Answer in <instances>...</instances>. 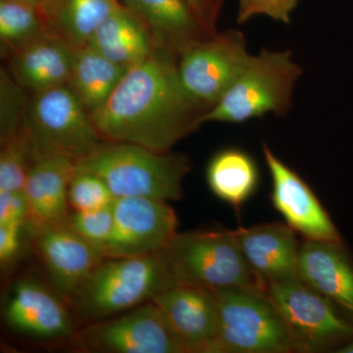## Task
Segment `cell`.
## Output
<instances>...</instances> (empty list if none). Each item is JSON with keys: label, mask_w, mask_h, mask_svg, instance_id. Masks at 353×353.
Returning a JSON list of instances; mask_svg holds the SVG:
<instances>
[{"label": "cell", "mask_w": 353, "mask_h": 353, "mask_svg": "<svg viewBox=\"0 0 353 353\" xmlns=\"http://www.w3.org/2000/svg\"><path fill=\"white\" fill-rule=\"evenodd\" d=\"M206 113L181 82L176 53L159 46L128 70L108 101L90 116L101 141L165 152L204 124Z\"/></svg>", "instance_id": "1"}, {"label": "cell", "mask_w": 353, "mask_h": 353, "mask_svg": "<svg viewBox=\"0 0 353 353\" xmlns=\"http://www.w3.org/2000/svg\"><path fill=\"white\" fill-rule=\"evenodd\" d=\"M192 168L183 153L155 152L128 143L103 141L80 161L78 170L99 176L117 197L162 201L183 196V181Z\"/></svg>", "instance_id": "2"}, {"label": "cell", "mask_w": 353, "mask_h": 353, "mask_svg": "<svg viewBox=\"0 0 353 353\" xmlns=\"http://www.w3.org/2000/svg\"><path fill=\"white\" fill-rule=\"evenodd\" d=\"M175 285L162 252L105 259L70 303L82 319L99 321L150 303Z\"/></svg>", "instance_id": "3"}, {"label": "cell", "mask_w": 353, "mask_h": 353, "mask_svg": "<svg viewBox=\"0 0 353 353\" xmlns=\"http://www.w3.org/2000/svg\"><path fill=\"white\" fill-rule=\"evenodd\" d=\"M161 252L176 284L266 292L243 257L233 231L176 233Z\"/></svg>", "instance_id": "4"}, {"label": "cell", "mask_w": 353, "mask_h": 353, "mask_svg": "<svg viewBox=\"0 0 353 353\" xmlns=\"http://www.w3.org/2000/svg\"><path fill=\"white\" fill-rule=\"evenodd\" d=\"M303 69L289 50L263 48L248 64L224 97L203 118V123L241 124L268 114L284 116L292 106L296 83Z\"/></svg>", "instance_id": "5"}, {"label": "cell", "mask_w": 353, "mask_h": 353, "mask_svg": "<svg viewBox=\"0 0 353 353\" xmlns=\"http://www.w3.org/2000/svg\"><path fill=\"white\" fill-rule=\"evenodd\" d=\"M25 130L36 159L61 157L78 162L102 141L68 83L31 94Z\"/></svg>", "instance_id": "6"}, {"label": "cell", "mask_w": 353, "mask_h": 353, "mask_svg": "<svg viewBox=\"0 0 353 353\" xmlns=\"http://www.w3.org/2000/svg\"><path fill=\"white\" fill-rule=\"evenodd\" d=\"M212 292L218 353L294 352L287 327L266 292L241 289Z\"/></svg>", "instance_id": "7"}, {"label": "cell", "mask_w": 353, "mask_h": 353, "mask_svg": "<svg viewBox=\"0 0 353 353\" xmlns=\"http://www.w3.org/2000/svg\"><path fill=\"white\" fill-rule=\"evenodd\" d=\"M239 30L216 32L190 43L176 54L181 82L208 112L224 97L250 57Z\"/></svg>", "instance_id": "8"}, {"label": "cell", "mask_w": 353, "mask_h": 353, "mask_svg": "<svg viewBox=\"0 0 353 353\" xmlns=\"http://www.w3.org/2000/svg\"><path fill=\"white\" fill-rule=\"evenodd\" d=\"M265 292L287 327L294 352H319L352 339L353 327L333 303L301 280L269 284Z\"/></svg>", "instance_id": "9"}, {"label": "cell", "mask_w": 353, "mask_h": 353, "mask_svg": "<svg viewBox=\"0 0 353 353\" xmlns=\"http://www.w3.org/2000/svg\"><path fill=\"white\" fill-rule=\"evenodd\" d=\"M73 338L82 352L188 353L163 311L152 301L92 322Z\"/></svg>", "instance_id": "10"}, {"label": "cell", "mask_w": 353, "mask_h": 353, "mask_svg": "<svg viewBox=\"0 0 353 353\" xmlns=\"http://www.w3.org/2000/svg\"><path fill=\"white\" fill-rule=\"evenodd\" d=\"M106 259L163 252L176 236L178 218L168 202L146 197H117Z\"/></svg>", "instance_id": "11"}, {"label": "cell", "mask_w": 353, "mask_h": 353, "mask_svg": "<svg viewBox=\"0 0 353 353\" xmlns=\"http://www.w3.org/2000/svg\"><path fill=\"white\" fill-rule=\"evenodd\" d=\"M28 228L53 289L70 303L106 257L77 234L67 221Z\"/></svg>", "instance_id": "12"}, {"label": "cell", "mask_w": 353, "mask_h": 353, "mask_svg": "<svg viewBox=\"0 0 353 353\" xmlns=\"http://www.w3.org/2000/svg\"><path fill=\"white\" fill-rule=\"evenodd\" d=\"M262 150L271 176V201L285 224L305 240L341 243V234L305 181L266 143Z\"/></svg>", "instance_id": "13"}, {"label": "cell", "mask_w": 353, "mask_h": 353, "mask_svg": "<svg viewBox=\"0 0 353 353\" xmlns=\"http://www.w3.org/2000/svg\"><path fill=\"white\" fill-rule=\"evenodd\" d=\"M63 297L32 278L17 281L7 296L4 321L13 331L41 340L73 336L74 324Z\"/></svg>", "instance_id": "14"}, {"label": "cell", "mask_w": 353, "mask_h": 353, "mask_svg": "<svg viewBox=\"0 0 353 353\" xmlns=\"http://www.w3.org/2000/svg\"><path fill=\"white\" fill-rule=\"evenodd\" d=\"M152 301L163 311L188 353H218L212 290L176 284L159 292Z\"/></svg>", "instance_id": "15"}, {"label": "cell", "mask_w": 353, "mask_h": 353, "mask_svg": "<svg viewBox=\"0 0 353 353\" xmlns=\"http://www.w3.org/2000/svg\"><path fill=\"white\" fill-rule=\"evenodd\" d=\"M296 232L287 224L239 227L233 234L246 262L265 285L299 280Z\"/></svg>", "instance_id": "16"}, {"label": "cell", "mask_w": 353, "mask_h": 353, "mask_svg": "<svg viewBox=\"0 0 353 353\" xmlns=\"http://www.w3.org/2000/svg\"><path fill=\"white\" fill-rule=\"evenodd\" d=\"M77 161L67 157L37 158L28 172L23 192L28 205L26 226L66 222L69 217L70 182Z\"/></svg>", "instance_id": "17"}, {"label": "cell", "mask_w": 353, "mask_h": 353, "mask_svg": "<svg viewBox=\"0 0 353 353\" xmlns=\"http://www.w3.org/2000/svg\"><path fill=\"white\" fill-rule=\"evenodd\" d=\"M299 279L353 316V265L341 243L304 241L299 248Z\"/></svg>", "instance_id": "18"}, {"label": "cell", "mask_w": 353, "mask_h": 353, "mask_svg": "<svg viewBox=\"0 0 353 353\" xmlns=\"http://www.w3.org/2000/svg\"><path fill=\"white\" fill-rule=\"evenodd\" d=\"M73 50L60 39L43 34L4 59L14 80L34 94L68 83Z\"/></svg>", "instance_id": "19"}, {"label": "cell", "mask_w": 353, "mask_h": 353, "mask_svg": "<svg viewBox=\"0 0 353 353\" xmlns=\"http://www.w3.org/2000/svg\"><path fill=\"white\" fill-rule=\"evenodd\" d=\"M87 46L128 69L159 48L145 22L123 3L104 18Z\"/></svg>", "instance_id": "20"}, {"label": "cell", "mask_w": 353, "mask_h": 353, "mask_svg": "<svg viewBox=\"0 0 353 353\" xmlns=\"http://www.w3.org/2000/svg\"><path fill=\"white\" fill-rule=\"evenodd\" d=\"M145 22L158 46L178 54L190 43L215 34L185 0H123Z\"/></svg>", "instance_id": "21"}, {"label": "cell", "mask_w": 353, "mask_h": 353, "mask_svg": "<svg viewBox=\"0 0 353 353\" xmlns=\"http://www.w3.org/2000/svg\"><path fill=\"white\" fill-rule=\"evenodd\" d=\"M119 0H46L41 7L44 31L72 50L87 46L97 28Z\"/></svg>", "instance_id": "22"}, {"label": "cell", "mask_w": 353, "mask_h": 353, "mask_svg": "<svg viewBox=\"0 0 353 353\" xmlns=\"http://www.w3.org/2000/svg\"><path fill=\"white\" fill-rule=\"evenodd\" d=\"M128 70L85 46L73 50L68 85L92 115L108 101Z\"/></svg>", "instance_id": "23"}, {"label": "cell", "mask_w": 353, "mask_h": 353, "mask_svg": "<svg viewBox=\"0 0 353 353\" xmlns=\"http://www.w3.org/2000/svg\"><path fill=\"white\" fill-rule=\"evenodd\" d=\"M206 180L218 199L240 210L256 192L260 173L252 155L239 148L216 153L206 169Z\"/></svg>", "instance_id": "24"}, {"label": "cell", "mask_w": 353, "mask_h": 353, "mask_svg": "<svg viewBox=\"0 0 353 353\" xmlns=\"http://www.w3.org/2000/svg\"><path fill=\"white\" fill-rule=\"evenodd\" d=\"M46 34L43 16L37 7L0 0V51L6 58Z\"/></svg>", "instance_id": "25"}, {"label": "cell", "mask_w": 353, "mask_h": 353, "mask_svg": "<svg viewBox=\"0 0 353 353\" xmlns=\"http://www.w3.org/2000/svg\"><path fill=\"white\" fill-rule=\"evenodd\" d=\"M0 192H23L34 155L25 131L0 139Z\"/></svg>", "instance_id": "26"}, {"label": "cell", "mask_w": 353, "mask_h": 353, "mask_svg": "<svg viewBox=\"0 0 353 353\" xmlns=\"http://www.w3.org/2000/svg\"><path fill=\"white\" fill-rule=\"evenodd\" d=\"M31 94L11 77L7 69L0 73V139L25 131Z\"/></svg>", "instance_id": "27"}, {"label": "cell", "mask_w": 353, "mask_h": 353, "mask_svg": "<svg viewBox=\"0 0 353 353\" xmlns=\"http://www.w3.org/2000/svg\"><path fill=\"white\" fill-rule=\"evenodd\" d=\"M116 197L105 182L88 171L78 170L69 185L68 201L73 211H90L112 205Z\"/></svg>", "instance_id": "28"}, {"label": "cell", "mask_w": 353, "mask_h": 353, "mask_svg": "<svg viewBox=\"0 0 353 353\" xmlns=\"http://www.w3.org/2000/svg\"><path fill=\"white\" fill-rule=\"evenodd\" d=\"M67 223L83 240L101 250L105 256L113 230V204L95 210L73 211L70 213Z\"/></svg>", "instance_id": "29"}, {"label": "cell", "mask_w": 353, "mask_h": 353, "mask_svg": "<svg viewBox=\"0 0 353 353\" xmlns=\"http://www.w3.org/2000/svg\"><path fill=\"white\" fill-rule=\"evenodd\" d=\"M299 0H239L238 23L248 22L256 16H266L278 22L290 23Z\"/></svg>", "instance_id": "30"}, {"label": "cell", "mask_w": 353, "mask_h": 353, "mask_svg": "<svg viewBox=\"0 0 353 353\" xmlns=\"http://www.w3.org/2000/svg\"><path fill=\"white\" fill-rule=\"evenodd\" d=\"M28 205L23 192H0V226L25 224Z\"/></svg>", "instance_id": "31"}, {"label": "cell", "mask_w": 353, "mask_h": 353, "mask_svg": "<svg viewBox=\"0 0 353 353\" xmlns=\"http://www.w3.org/2000/svg\"><path fill=\"white\" fill-rule=\"evenodd\" d=\"M25 225L26 223H18L0 226V262L2 267L12 263L19 255L23 227Z\"/></svg>", "instance_id": "32"}, {"label": "cell", "mask_w": 353, "mask_h": 353, "mask_svg": "<svg viewBox=\"0 0 353 353\" xmlns=\"http://www.w3.org/2000/svg\"><path fill=\"white\" fill-rule=\"evenodd\" d=\"M209 31L217 32L216 23L224 0H185Z\"/></svg>", "instance_id": "33"}, {"label": "cell", "mask_w": 353, "mask_h": 353, "mask_svg": "<svg viewBox=\"0 0 353 353\" xmlns=\"http://www.w3.org/2000/svg\"><path fill=\"white\" fill-rule=\"evenodd\" d=\"M15 1L23 2V3L29 4V6L41 9L46 3V0H15Z\"/></svg>", "instance_id": "34"}, {"label": "cell", "mask_w": 353, "mask_h": 353, "mask_svg": "<svg viewBox=\"0 0 353 353\" xmlns=\"http://www.w3.org/2000/svg\"><path fill=\"white\" fill-rule=\"evenodd\" d=\"M338 352L353 353V336H352V339H350V340L343 345V347L340 348V350H338Z\"/></svg>", "instance_id": "35"}]
</instances>
